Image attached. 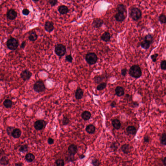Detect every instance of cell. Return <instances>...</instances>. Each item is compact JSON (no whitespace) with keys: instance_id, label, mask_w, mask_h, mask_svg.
<instances>
[{"instance_id":"1","label":"cell","mask_w":166,"mask_h":166,"mask_svg":"<svg viewBox=\"0 0 166 166\" xmlns=\"http://www.w3.org/2000/svg\"><path fill=\"white\" fill-rule=\"evenodd\" d=\"M129 74L132 77L136 79L139 78L142 74L141 67L138 65H133L130 67Z\"/></svg>"},{"instance_id":"2","label":"cell","mask_w":166,"mask_h":166,"mask_svg":"<svg viewBox=\"0 0 166 166\" xmlns=\"http://www.w3.org/2000/svg\"><path fill=\"white\" fill-rule=\"evenodd\" d=\"M19 45V42L18 39L11 37L8 39L6 45L8 48L12 51H15L17 49Z\"/></svg>"},{"instance_id":"3","label":"cell","mask_w":166,"mask_h":166,"mask_svg":"<svg viewBox=\"0 0 166 166\" xmlns=\"http://www.w3.org/2000/svg\"><path fill=\"white\" fill-rule=\"evenodd\" d=\"M142 13L139 8L137 7H132L130 12V16L133 20L137 21L142 18Z\"/></svg>"},{"instance_id":"4","label":"cell","mask_w":166,"mask_h":166,"mask_svg":"<svg viewBox=\"0 0 166 166\" xmlns=\"http://www.w3.org/2000/svg\"><path fill=\"white\" fill-rule=\"evenodd\" d=\"M54 52L56 55L59 57H62L66 53V47L63 44L58 43L56 44L55 47Z\"/></svg>"},{"instance_id":"5","label":"cell","mask_w":166,"mask_h":166,"mask_svg":"<svg viewBox=\"0 0 166 166\" xmlns=\"http://www.w3.org/2000/svg\"><path fill=\"white\" fill-rule=\"evenodd\" d=\"M34 91L38 93L44 92L46 90V87L44 82L42 80H38L34 83L33 85Z\"/></svg>"},{"instance_id":"6","label":"cell","mask_w":166,"mask_h":166,"mask_svg":"<svg viewBox=\"0 0 166 166\" xmlns=\"http://www.w3.org/2000/svg\"><path fill=\"white\" fill-rule=\"evenodd\" d=\"M97 55L94 53H89L86 54L85 60L89 65L95 64L98 60Z\"/></svg>"},{"instance_id":"7","label":"cell","mask_w":166,"mask_h":166,"mask_svg":"<svg viewBox=\"0 0 166 166\" xmlns=\"http://www.w3.org/2000/svg\"><path fill=\"white\" fill-rule=\"evenodd\" d=\"M47 124V122L44 120H38L34 123V127L36 130H41L45 128Z\"/></svg>"},{"instance_id":"8","label":"cell","mask_w":166,"mask_h":166,"mask_svg":"<svg viewBox=\"0 0 166 166\" xmlns=\"http://www.w3.org/2000/svg\"><path fill=\"white\" fill-rule=\"evenodd\" d=\"M32 72L28 69H25L22 71L20 74V78L24 81H26L29 80L32 76Z\"/></svg>"},{"instance_id":"9","label":"cell","mask_w":166,"mask_h":166,"mask_svg":"<svg viewBox=\"0 0 166 166\" xmlns=\"http://www.w3.org/2000/svg\"><path fill=\"white\" fill-rule=\"evenodd\" d=\"M44 29L47 32L51 33L55 29L53 22L48 20H47L44 24Z\"/></svg>"},{"instance_id":"10","label":"cell","mask_w":166,"mask_h":166,"mask_svg":"<svg viewBox=\"0 0 166 166\" xmlns=\"http://www.w3.org/2000/svg\"><path fill=\"white\" fill-rule=\"evenodd\" d=\"M17 13L14 9L12 8L9 9L7 12V18L9 20H14L17 17Z\"/></svg>"},{"instance_id":"11","label":"cell","mask_w":166,"mask_h":166,"mask_svg":"<svg viewBox=\"0 0 166 166\" xmlns=\"http://www.w3.org/2000/svg\"><path fill=\"white\" fill-rule=\"evenodd\" d=\"M68 153L70 155L74 156L78 151V148L77 145L74 144L70 145L68 146Z\"/></svg>"},{"instance_id":"12","label":"cell","mask_w":166,"mask_h":166,"mask_svg":"<svg viewBox=\"0 0 166 166\" xmlns=\"http://www.w3.org/2000/svg\"><path fill=\"white\" fill-rule=\"evenodd\" d=\"M153 43V42L143 38V40L140 43V46L142 48L144 49H148L150 45Z\"/></svg>"},{"instance_id":"13","label":"cell","mask_w":166,"mask_h":166,"mask_svg":"<svg viewBox=\"0 0 166 166\" xmlns=\"http://www.w3.org/2000/svg\"><path fill=\"white\" fill-rule=\"evenodd\" d=\"M103 21L100 18H96L93 20L92 25L94 28L98 29L102 27L103 24Z\"/></svg>"},{"instance_id":"14","label":"cell","mask_w":166,"mask_h":166,"mask_svg":"<svg viewBox=\"0 0 166 166\" xmlns=\"http://www.w3.org/2000/svg\"><path fill=\"white\" fill-rule=\"evenodd\" d=\"M58 10L59 13L62 15L67 14L70 11L68 7L65 5H61L59 6L58 7Z\"/></svg>"},{"instance_id":"15","label":"cell","mask_w":166,"mask_h":166,"mask_svg":"<svg viewBox=\"0 0 166 166\" xmlns=\"http://www.w3.org/2000/svg\"><path fill=\"white\" fill-rule=\"evenodd\" d=\"M126 14L122 12H118L115 15V19L118 22H123L126 18Z\"/></svg>"},{"instance_id":"16","label":"cell","mask_w":166,"mask_h":166,"mask_svg":"<svg viewBox=\"0 0 166 166\" xmlns=\"http://www.w3.org/2000/svg\"><path fill=\"white\" fill-rule=\"evenodd\" d=\"M38 37V35L37 34L36 32L35 31H32L30 32L28 36V38L30 41L35 42L37 40Z\"/></svg>"},{"instance_id":"17","label":"cell","mask_w":166,"mask_h":166,"mask_svg":"<svg viewBox=\"0 0 166 166\" xmlns=\"http://www.w3.org/2000/svg\"><path fill=\"white\" fill-rule=\"evenodd\" d=\"M115 95L119 97L122 96L124 94V89L121 86H117L115 89Z\"/></svg>"},{"instance_id":"18","label":"cell","mask_w":166,"mask_h":166,"mask_svg":"<svg viewBox=\"0 0 166 166\" xmlns=\"http://www.w3.org/2000/svg\"><path fill=\"white\" fill-rule=\"evenodd\" d=\"M22 131L18 128H15L12 133V136L15 138H19L22 135Z\"/></svg>"},{"instance_id":"19","label":"cell","mask_w":166,"mask_h":166,"mask_svg":"<svg viewBox=\"0 0 166 166\" xmlns=\"http://www.w3.org/2000/svg\"><path fill=\"white\" fill-rule=\"evenodd\" d=\"M117 10L118 12H122L127 14V10L126 6L122 4H119L117 6Z\"/></svg>"},{"instance_id":"20","label":"cell","mask_w":166,"mask_h":166,"mask_svg":"<svg viewBox=\"0 0 166 166\" xmlns=\"http://www.w3.org/2000/svg\"><path fill=\"white\" fill-rule=\"evenodd\" d=\"M111 38V35L110 33L108 32H104L101 36L102 40L106 42L110 41Z\"/></svg>"},{"instance_id":"21","label":"cell","mask_w":166,"mask_h":166,"mask_svg":"<svg viewBox=\"0 0 166 166\" xmlns=\"http://www.w3.org/2000/svg\"><path fill=\"white\" fill-rule=\"evenodd\" d=\"M126 130L128 134L132 135H135L137 131L136 128L132 126H127Z\"/></svg>"},{"instance_id":"22","label":"cell","mask_w":166,"mask_h":166,"mask_svg":"<svg viewBox=\"0 0 166 166\" xmlns=\"http://www.w3.org/2000/svg\"><path fill=\"white\" fill-rule=\"evenodd\" d=\"M112 125L114 128L117 130H119L121 126V124L119 120L115 119L112 121Z\"/></svg>"},{"instance_id":"23","label":"cell","mask_w":166,"mask_h":166,"mask_svg":"<svg viewBox=\"0 0 166 166\" xmlns=\"http://www.w3.org/2000/svg\"><path fill=\"white\" fill-rule=\"evenodd\" d=\"M95 127L93 125L89 124L86 126V131L89 134H94L95 132Z\"/></svg>"},{"instance_id":"24","label":"cell","mask_w":166,"mask_h":166,"mask_svg":"<svg viewBox=\"0 0 166 166\" xmlns=\"http://www.w3.org/2000/svg\"><path fill=\"white\" fill-rule=\"evenodd\" d=\"M83 92L82 89L79 88L77 89L75 92V98L78 100H80L83 98Z\"/></svg>"},{"instance_id":"25","label":"cell","mask_w":166,"mask_h":166,"mask_svg":"<svg viewBox=\"0 0 166 166\" xmlns=\"http://www.w3.org/2000/svg\"><path fill=\"white\" fill-rule=\"evenodd\" d=\"M82 119L85 121L89 120L91 117V114L90 112L87 111H83L82 114Z\"/></svg>"},{"instance_id":"26","label":"cell","mask_w":166,"mask_h":166,"mask_svg":"<svg viewBox=\"0 0 166 166\" xmlns=\"http://www.w3.org/2000/svg\"><path fill=\"white\" fill-rule=\"evenodd\" d=\"M9 160L8 157L5 156H2L0 158V163L1 166H6L9 163Z\"/></svg>"},{"instance_id":"27","label":"cell","mask_w":166,"mask_h":166,"mask_svg":"<svg viewBox=\"0 0 166 166\" xmlns=\"http://www.w3.org/2000/svg\"><path fill=\"white\" fill-rule=\"evenodd\" d=\"M35 158V156L32 153H28L25 156L26 160L28 162H31L34 161Z\"/></svg>"},{"instance_id":"28","label":"cell","mask_w":166,"mask_h":166,"mask_svg":"<svg viewBox=\"0 0 166 166\" xmlns=\"http://www.w3.org/2000/svg\"><path fill=\"white\" fill-rule=\"evenodd\" d=\"M3 105L6 108H11L12 107L13 102L12 101L9 99H6L3 102Z\"/></svg>"},{"instance_id":"29","label":"cell","mask_w":166,"mask_h":166,"mask_svg":"<svg viewBox=\"0 0 166 166\" xmlns=\"http://www.w3.org/2000/svg\"><path fill=\"white\" fill-rule=\"evenodd\" d=\"M105 77L103 75H99L95 77L94 78V83L96 84H99L103 81L105 79Z\"/></svg>"},{"instance_id":"30","label":"cell","mask_w":166,"mask_h":166,"mask_svg":"<svg viewBox=\"0 0 166 166\" xmlns=\"http://www.w3.org/2000/svg\"><path fill=\"white\" fill-rule=\"evenodd\" d=\"M121 150L123 153L125 154H128L130 152V145L128 144L123 145L121 147Z\"/></svg>"},{"instance_id":"31","label":"cell","mask_w":166,"mask_h":166,"mask_svg":"<svg viewBox=\"0 0 166 166\" xmlns=\"http://www.w3.org/2000/svg\"><path fill=\"white\" fill-rule=\"evenodd\" d=\"M158 20L161 24H166V15L162 14L159 15L158 18Z\"/></svg>"},{"instance_id":"32","label":"cell","mask_w":166,"mask_h":166,"mask_svg":"<svg viewBox=\"0 0 166 166\" xmlns=\"http://www.w3.org/2000/svg\"><path fill=\"white\" fill-rule=\"evenodd\" d=\"M28 149L29 147L28 145L27 144H24L20 146L19 150L21 153H24L28 151Z\"/></svg>"},{"instance_id":"33","label":"cell","mask_w":166,"mask_h":166,"mask_svg":"<svg viewBox=\"0 0 166 166\" xmlns=\"http://www.w3.org/2000/svg\"><path fill=\"white\" fill-rule=\"evenodd\" d=\"M161 143L163 145H166V133H164L162 134L160 138Z\"/></svg>"},{"instance_id":"34","label":"cell","mask_w":166,"mask_h":166,"mask_svg":"<svg viewBox=\"0 0 166 166\" xmlns=\"http://www.w3.org/2000/svg\"><path fill=\"white\" fill-rule=\"evenodd\" d=\"M70 122V120L67 116H63L62 120V123L63 126H66L67 125L69 124Z\"/></svg>"},{"instance_id":"35","label":"cell","mask_w":166,"mask_h":166,"mask_svg":"<svg viewBox=\"0 0 166 166\" xmlns=\"http://www.w3.org/2000/svg\"><path fill=\"white\" fill-rule=\"evenodd\" d=\"M107 86V83H100L99 85L97 86L96 89L97 90L102 91L106 88Z\"/></svg>"},{"instance_id":"36","label":"cell","mask_w":166,"mask_h":166,"mask_svg":"<svg viewBox=\"0 0 166 166\" xmlns=\"http://www.w3.org/2000/svg\"><path fill=\"white\" fill-rule=\"evenodd\" d=\"M15 129V127L12 126H8L6 129L7 133L8 135L9 136H12V133Z\"/></svg>"},{"instance_id":"37","label":"cell","mask_w":166,"mask_h":166,"mask_svg":"<svg viewBox=\"0 0 166 166\" xmlns=\"http://www.w3.org/2000/svg\"><path fill=\"white\" fill-rule=\"evenodd\" d=\"M56 166H64L65 165V162L63 159H58L55 161Z\"/></svg>"},{"instance_id":"38","label":"cell","mask_w":166,"mask_h":166,"mask_svg":"<svg viewBox=\"0 0 166 166\" xmlns=\"http://www.w3.org/2000/svg\"><path fill=\"white\" fill-rule=\"evenodd\" d=\"M100 161L98 159H94L92 160L91 162V164L94 166H99L100 165Z\"/></svg>"},{"instance_id":"39","label":"cell","mask_w":166,"mask_h":166,"mask_svg":"<svg viewBox=\"0 0 166 166\" xmlns=\"http://www.w3.org/2000/svg\"><path fill=\"white\" fill-rule=\"evenodd\" d=\"M65 61L70 63H72V62L73 58L71 54L66 55L65 57Z\"/></svg>"},{"instance_id":"40","label":"cell","mask_w":166,"mask_h":166,"mask_svg":"<svg viewBox=\"0 0 166 166\" xmlns=\"http://www.w3.org/2000/svg\"><path fill=\"white\" fill-rule=\"evenodd\" d=\"M160 67L162 70L164 71L166 70V60H163L161 61Z\"/></svg>"},{"instance_id":"41","label":"cell","mask_w":166,"mask_h":166,"mask_svg":"<svg viewBox=\"0 0 166 166\" xmlns=\"http://www.w3.org/2000/svg\"><path fill=\"white\" fill-rule=\"evenodd\" d=\"M144 38L150 40L153 42L154 41V37H153V35H151V34H149L146 35L144 37Z\"/></svg>"},{"instance_id":"42","label":"cell","mask_w":166,"mask_h":166,"mask_svg":"<svg viewBox=\"0 0 166 166\" xmlns=\"http://www.w3.org/2000/svg\"><path fill=\"white\" fill-rule=\"evenodd\" d=\"M48 2L52 7L55 6L58 3V1L57 0H49Z\"/></svg>"},{"instance_id":"43","label":"cell","mask_w":166,"mask_h":166,"mask_svg":"<svg viewBox=\"0 0 166 166\" xmlns=\"http://www.w3.org/2000/svg\"><path fill=\"white\" fill-rule=\"evenodd\" d=\"M159 54L157 53H155L151 55L150 56V58L152 60V61L155 63L157 61V58Z\"/></svg>"},{"instance_id":"44","label":"cell","mask_w":166,"mask_h":166,"mask_svg":"<svg viewBox=\"0 0 166 166\" xmlns=\"http://www.w3.org/2000/svg\"><path fill=\"white\" fill-rule=\"evenodd\" d=\"M22 14L23 15L25 16H28L29 14L30 11L29 9L27 8H25L23 9L22 12Z\"/></svg>"},{"instance_id":"45","label":"cell","mask_w":166,"mask_h":166,"mask_svg":"<svg viewBox=\"0 0 166 166\" xmlns=\"http://www.w3.org/2000/svg\"><path fill=\"white\" fill-rule=\"evenodd\" d=\"M110 148L112 149L113 150L115 151V150H117L118 148V146H117L116 143H112V144H111Z\"/></svg>"},{"instance_id":"46","label":"cell","mask_w":166,"mask_h":166,"mask_svg":"<svg viewBox=\"0 0 166 166\" xmlns=\"http://www.w3.org/2000/svg\"><path fill=\"white\" fill-rule=\"evenodd\" d=\"M127 70L126 68H123L121 70V74L123 76H125L127 73Z\"/></svg>"},{"instance_id":"47","label":"cell","mask_w":166,"mask_h":166,"mask_svg":"<svg viewBox=\"0 0 166 166\" xmlns=\"http://www.w3.org/2000/svg\"><path fill=\"white\" fill-rule=\"evenodd\" d=\"M47 143L49 145H52L54 143V141L52 138L49 137L47 139Z\"/></svg>"},{"instance_id":"48","label":"cell","mask_w":166,"mask_h":166,"mask_svg":"<svg viewBox=\"0 0 166 166\" xmlns=\"http://www.w3.org/2000/svg\"><path fill=\"white\" fill-rule=\"evenodd\" d=\"M26 46V42L25 41H24L21 43L20 46V48L22 49H24Z\"/></svg>"},{"instance_id":"49","label":"cell","mask_w":166,"mask_h":166,"mask_svg":"<svg viewBox=\"0 0 166 166\" xmlns=\"http://www.w3.org/2000/svg\"><path fill=\"white\" fill-rule=\"evenodd\" d=\"M144 140L145 142H149L150 140L149 138L147 136H145L144 138Z\"/></svg>"},{"instance_id":"50","label":"cell","mask_w":166,"mask_h":166,"mask_svg":"<svg viewBox=\"0 0 166 166\" xmlns=\"http://www.w3.org/2000/svg\"><path fill=\"white\" fill-rule=\"evenodd\" d=\"M116 106H117V103H116L115 101L112 102V103L110 104V106L112 108L116 107Z\"/></svg>"},{"instance_id":"51","label":"cell","mask_w":166,"mask_h":166,"mask_svg":"<svg viewBox=\"0 0 166 166\" xmlns=\"http://www.w3.org/2000/svg\"><path fill=\"white\" fill-rule=\"evenodd\" d=\"M23 165H24V164L23 162H17V163H15V166H23Z\"/></svg>"},{"instance_id":"52","label":"cell","mask_w":166,"mask_h":166,"mask_svg":"<svg viewBox=\"0 0 166 166\" xmlns=\"http://www.w3.org/2000/svg\"><path fill=\"white\" fill-rule=\"evenodd\" d=\"M162 163L163 165L165 166H166V157H164L162 160Z\"/></svg>"},{"instance_id":"53","label":"cell","mask_w":166,"mask_h":166,"mask_svg":"<svg viewBox=\"0 0 166 166\" xmlns=\"http://www.w3.org/2000/svg\"><path fill=\"white\" fill-rule=\"evenodd\" d=\"M85 157V156L84 155L82 154L79 156V158L80 159H83Z\"/></svg>"},{"instance_id":"54","label":"cell","mask_w":166,"mask_h":166,"mask_svg":"<svg viewBox=\"0 0 166 166\" xmlns=\"http://www.w3.org/2000/svg\"><path fill=\"white\" fill-rule=\"evenodd\" d=\"M132 105L133 106V107H137L138 105L137 103L136 102H134L133 103Z\"/></svg>"},{"instance_id":"55","label":"cell","mask_w":166,"mask_h":166,"mask_svg":"<svg viewBox=\"0 0 166 166\" xmlns=\"http://www.w3.org/2000/svg\"><path fill=\"white\" fill-rule=\"evenodd\" d=\"M32 1L34 2H35V3H36V2H38L39 1V0H37V1L32 0Z\"/></svg>"},{"instance_id":"56","label":"cell","mask_w":166,"mask_h":166,"mask_svg":"<svg viewBox=\"0 0 166 166\" xmlns=\"http://www.w3.org/2000/svg\"></svg>"},{"instance_id":"57","label":"cell","mask_w":166,"mask_h":166,"mask_svg":"<svg viewBox=\"0 0 166 166\" xmlns=\"http://www.w3.org/2000/svg\"></svg>"}]
</instances>
